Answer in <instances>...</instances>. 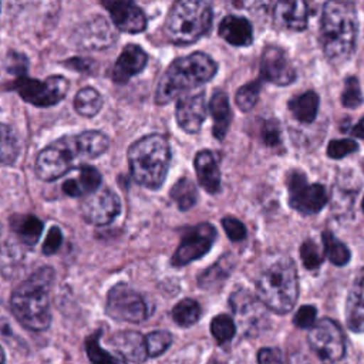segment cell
<instances>
[{
	"label": "cell",
	"instance_id": "4dcf8cb0",
	"mask_svg": "<svg viewBox=\"0 0 364 364\" xmlns=\"http://www.w3.org/2000/svg\"><path fill=\"white\" fill-rule=\"evenodd\" d=\"M169 196L181 210L191 209L198 200V191L189 178H181L169 191Z\"/></svg>",
	"mask_w": 364,
	"mask_h": 364
},
{
	"label": "cell",
	"instance_id": "44dd1931",
	"mask_svg": "<svg viewBox=\"0 0 364 364\" xmlns=\"http://www.w3.org/2000/svg\"><path fill=\"white\" fill-rule=\"evenodd\" d=\"M193 165L200 186L210 195L218 193L220 189V171L213 152L209 149L199 151L193 159Z\"/></svg>",
	"mask_w": 364,
	"mask_h": 364
},
{
	"label": "cell",
	"instance_id": "e0dca14e",
	"mask_svg": "<svg viewBox=\"0 0 364 364\" xmlns=\"http://www.w3.org/2000/svg\"><path fill=\"white\" fill-rule=\"evenodd\" d=\"M176 122L181 129L188 134H195L200 129L206 118V97L205 92L188 94L181 97L175 109Z\"/></svg>",
	"mask_w": 364,
	"mask_h": 364
},
{
	"label": "cell",
	"instance_id": "603a6c76",
	"mask_svg": "<svg viewBox=\"0 0 364 364\" xmlns=\"http://www.w3.org/2000/svg\"><path fill=\"white\" fill-rule=\"evenodd\" d=\"M219 36L235 47H246L253 41V27L247 18L229 14L219 24Z\"/></svg>",
	"mask_w": 364,
	"mask_h": 364
},
{
	"label": "cell",
	"instance_id": "484cf974",
	"mask_svg": "<svg viewBox=\"0 0 364 364\" xmlns=\"http://www.w3.org/2000/svg\"><path fill=\"white\" fill-rule=\"evenodd\" d=\"M209 109L212 114L213 119V127H212V134L216 139L222 141L229 129L230 119H232V111L229 105V98L225 91L218 90L210 100Z\"/></svg>",
	"mask_w": 364,
	"mask_h": 364
},
{
	"label": "cell",
	"instance_id": "bcb514c9",
	"mask_svg": "<svg viewBox=\"0 0 364 364\" xmlns=\"http://www.w3.org/2000/svg\"><path fill=\"white\" fill-rule=\"evenodd\" d=\"M63 242L61 230L57 226H51L46 235V240L43 243V253L44 255H53L58 250Z\"/></svg>",
	"mask_w": 364,
	"mask_h": 364
},
{
	"label": "cell",
	"instance_id": "7402d4cb",
	"mask_svg": "<svg viewBox=\"0 0 364 364\" xmlns=\"http://www.w3.org/2000/svg\"><path fill=\"white\" fill-rule=\"evenodd\" d=\"M108 343L121 355H124L125 358L134 363H142L149 355L146 348V341L138 331H132V330L118 331L108 340Z\"/></svg>",
	"mask_w": 364,
	"mask_h": 364
},
{
	"label": "cell",
	"instance_id": "7bdbcfd3",
	"mask_svg": "<svg viewBox=\"0 0 364 364\" xmlns=\"http://www.w3.org/2000/svg\"><path fill=\"white\" fill-rule=\"evenodd\" d=\"M27 67H28V61H27L26 55L20 54V53H16V51H10L7 54L6 68L10 74L16 75V78L21 77V75H26Z\"/></svg>",
	"mask_w": 364,
	"mask_h": 364
},
{
	"label": "cell",
	"instance_id": "5bb4252c",
	"mask_svg": "<svg viewBox=\"0 0 364 364\" xmlns=\"http://www.w3.org/2000/svg\"><path fill=\"white\" fill-rule=\"evenodd\" d=\"M260 78L276 85H289L296 78V70L286 51L279 46H266L260 55Z\"/></svg>",
	"mask_w": 364,
	"mask_h": 364
},
{
	"label": "cell",
	"instance_id": "e575fe53",
	"mask_svg": "<svg viewBox=\"0 0 364 364\" xmlns=\"http://www.w3.org/2000/svg\"><path fill=\"white\" fill-rule=\"evenodd\" d=\"M210 331L219 344H225L233 338L236 333V326L232 317H229L228 314H219L213 317L210 323Z\"/></svg>",
	"mask_w": 364,
	"mask_h": 364
},
{
	"label": "cell",
	"instance_id": "7a4b0ae2",
	"mask_svg": "<svg viewBox=\"0 0 364 364\" xmlns=\"http://www.w3.org/2000/svg\"><path fill=\"white\" fill-rule=\"evenodd\" d=\"M54 269L41 266L24 279L10 296V310L17 321L31 331H43L51 323L48 293Z\"/></svg>",
	"mask_w": 364,
	"mask_h": 364
},
{
	"label": "cell",
	"instance_id": "2e32d148",
	"mask_svg": "<svg viewBox=\"0 0 364 364\" xmlns=\"http://www.w3.org/2000/svg\"><path fill=\"white\" fill-rule=\"evenodd\" d=\"M115 38L117 36L111 24L102 16L91 17L90 20L78 26L74 33V40L78 47L87 50L107 48L115 41Z\"/></svg>",
	"mask_w": 364,
	"mask_h": 364
},
{
	"label": "cell",
	"instance_id": "ffe728a7",
	"mask_svg": "<svg viewBox=\"0 0 364 364\" xmlns=\"http://www.w3.org/2000/svg\"><path fill=\"white\" fill-rule=\"evenodd\" d=\"M307 4L304 1H277L273 9V20L279 27L301 31L307 27Z\"/></svg>",
	"mask_w": 364,
	"mask_h": 364
},
{
	"label": "cell",
	"instance_id": "9c48e42d",
	"mask_svg": "<svg viewBox=\"0 0 364 364\" xmlns=\"http://www.w3.org/2000/svg\"><path fill=\"white\" fill-rule=\"evenodd\" d=\"M68 81L63 75H50L44 81L17 77L11 82V88L28 104L36 107H51L61 101L68 91Z\"/></svg>",
	"mask_w": 364,
	"mask_h": 364
},
{
	"label": "cell",
	"instance_id": "7c38bea8",
	"mask_svg": "<svg viewBox=\"0 0 364 364\" xmlns=\"http://www.w3.org/2000/svg\"><path fill=\"white\" fill-rule=\"evenodd\" d=\"M216 229L210 223H199L196 226L188 228L176 247L171 264L175 267H182L191 262L205 256L216 240Z\"/></svg>",
	"mask_w": 364,
	"mask_h": 364
},
{
	"label": "cell",
	"instance_id": "5b68a950",
	"mask_svg": "<svg viewBox=\"0 0 364 364\" xmlns=\"http://www.w3.org/2000/svg\"><path fill=\"white\" fill-rule=\"evenodd\" d=\"M127 158L136 183L158 189L162 186L171 164L169 141L161 134L145 135L131 144Z\"/></svg>",
	"mask_w": 364,
	"mask_h": 364
},
{
	"label": "cell",
	"instance_id": "d6a6232c",
	"mask_svg": "<svg viewBox=\"0 0 364 364\" xmlns=\"http://www.w3.org/2000/svg\"><path fill=\"white\" fill-rule=\"evenodd\" d=\"M323 245H324V253L328 257V260L336 266H344L350 260V250L344 243H341L331 232L324 230L321 233Z\"/></svg>",
	"mask_w": 364,
	"mask_h": 364
},
{
	"label": "cell",
	"instance_id": "8fae6325",
	"mask_svg": "<svg viewBox=\"0 0 364 364\" xmlns=\"http://www.w3.org/2000/svg\"><path fill=\"white\" fill-rule=\"evenodd\" d=\"M105 311L115 320L129 323H141L149 314L144 297L125 283H118L111 287L107 294Z\"/></svg>",
	"mask_w": 364,
	"mask_h": 364
},
{
	"label": "cell",
	"instance_id": "836d02e7",
	"mask_svg": "<svg viewBox=\"0 0 364 364\" xmlns=\"http://www.w3.org/2000/svg\"><path fill=\"white\" fill-rule=\"evenodd\" d=\"M260 88H262V81L260 78L252 81V82H246L245 85H242L235 95V101L236 105L242 109V111H250L257 100H259V94H260Z\"/></svg>",
	"mask_w": 364,
	"mask_h": 364
},
{
	"label": "cell",
	"instance_id": "7dc6e473",
	"mask_svg": "<svg viewBox=\"0 0 364 364\" xmlns=\"http://www.w3.org/2000/svg\"><path fill=\"white\" fill-rule=\"evenodd\" d=\"M257 363L259 364H283L282 353L277 348H272V347L262 348L257 354Z\"/></svg>",
	"mask_w": 364,
	"mask_h": 364
},
{
	"label": "cell",
	"instance_id": "ba28073f",
	"mask_svg": "<svg viewBox=\"0 0 364 364\" xmlns=\"http://www.w3.org/2000/svg\"><path fill=\"white\" fill-rule=\"evenodd\" d=\"M307 341L323 364L346 363V340L340 326L331 318L318 320L309 331Z\"/></svg>",
	"mask_w": 364,
	"mask_h": 364
},
{
	"label": "cell",
	"instance_id": "ab89813d",
	"mask_svg": "<svg viewBox=\"0 0 364 364\" xmlns=\"http://www.w3.org/2000/svg\"><path fill=\"white\" fill-rule=\"evenodd\" d=\"M300 257H301V260H303L304 267L309 269V270L317 269V267L321 264V262H323V253H321V250H320L318 246H317L313 240H310V239L304 240L303 245L300 246Z\"/></svg>",
	"mask_w": 364,
	"mask_h": 364
},
{
	"label": "cell",
	"instance_id": "60d3db41",
	"mask_svg": "<svg viewBox=\"0 0 364 364\" xmlns=\"http://www.w3.org/2000/svg\"><path fill=\"white\" fill-rule=\"evenodd\" d=\"M358 148L354 139H334L327 146V155L333 159H340L348 154L355 152Z\"/></svg>",
	"mask_w": 364,
	"mask_h": 364
},
{
	"label": "cell",
	"instance_id": "83f0119b",
	"mask_svg": "<svg viewBox=\"0 0 364 364\" xmlns=\"http://www.w3.org/2000/svg\"><path fill=\"white\" fill-rule=\"evenodd\" d=\"M289 109L297 121L303 124H310L317 115L318 95L314 91H306L303 94H299L290 98Z\"/></svg>",
	"mask_w": 364,
	"mask_h": 364
},
{
	"label": "cell",
	"instance_id": "816d5d0a",
	"mask_svg": "<svg viewBox=\"0 0 364 364\" xmlns=\"http://www.w3.org/2000/svg\"><path fill=\"white\" fill-rule=\"evenodd\" d=\"M363 210H364V199H363Z\"/></svg>",
	"mask_w": 364,
	"mask_h": 364
},
{
	"label": "cell",
	"instance_id": "52a82bcc",
	"mask_svg": "<svg viewBox=\"0 0 364 364\" xmlns=\"http://www.w3.org/2000/svg\"><path fill=\"white\" fill-rule=\"evenodd\" d=\"M212 17V7L206 1H175L165 21V34L175 44L195 43L210 30Z\"/></svg>",
	"mask_w": 364,
	"mask_h": 364
},
{
	"label": "cell",
	"instance_id": "74e56055",
	"mask_svg": "<svg viewBox=\"0 0 364 364\" xmlns=\"http://www.w3.org/2000/svg\"><path fill=\"white\" fill-rule=\"evenodd\" d=\"M146 341V348H148V354L149 357H156L159 354H162L172 343V334L166 330H156L149 333L145 337Z\"/></svg>",
	"mask_w": 364,
	"mask_h": 364
},
{
	"label": "cell",
	"instance_id": "3957f363",
	"mask_svg": "<svg viewBox=\"0 0 364 364\" xmlns=\"http://www.w3.org/2000/svg\"><path fill=\"white\" fill-rule=\"evenodd\" d=\"M357 36V14L353 3L327 1L320 23V43L326 57L341 64L354 51Z\"/></svg>",
	"mask_w": 364,
	"mask_h": 364
},
{
	"label": "cell",
	"instance_id": "d4e9b609",
	"mask_svg": "<svg viewBox=\"0 0 364 364\" xmlns=\"http://www.w3.org/2000/svg\"><path fill=\"white\" fill-rule=\"evenodd\" d=\"M101 173L91 165H81L80 173L75 179H68L63 183V192L68 196L91 195L100 189Z\"/></svg>",
	"mask_w": 364,
	"mask_h": 364
},
{
	"label": "cell",
	"instance_id": "f1b7e54d",
	"mask_svg": "<svg viewBox=\"0 0 364 364\" xmlns=\"http://www.w3.org/2000/svg\"><path fill=\"white\" fill-rule=\"evenodd\" d=\"M100 336H101V330H97L95 333L90 334L85 338L84 344H85V351L90 361L92 364H127V361L122 360V357L115 355L101 347Z\"/></svg>",
	"mask_w": 364,
	"mask_h": 364
},
{
	"label": "cell",
	"instance_id": "f907efd6",
	"mask_svg": "<svg viewBox=\"0 0 364 364\" xmlns=\"http://www.w3.org/2000/svg\"><path fill=\"white\" fill-rule=\"evenodd\" d=\"M361 166H363V171H364V161L361 162Z\"/></svg>",
	"mask_w": 364,
	"mask_h": 364
},
{
	"label": "cell",
	"instance_id": "d590c367",
	"mask_svg": "<svg viewBox=\"0 0 364 364\" xmlns=\"http://www.w3.org/2000/svg\"><path fill=\"white\" fill-rule=\"evenodd\" d=\"M20 152L18 141L16 138V134L13 129L7 125H1V162L3 165H10L16 161L17 155Z\"/></svg>",
	"mask_w": 364,
	"mask_h": 364
},
{
	"label": "cell",
	"instance_id": "6da1fadb",
	"mask_svg": "<svg viewBox=\"0 0 364 364\" xmlns=\"http://www.w3.org/2000/svg\"><path fill=\"white\" fill-rule=\"evenodd\" d=\"M109 138L101 131H84L65 135L43 148L36 158L34 172L41 181H54L87 159L104 154Z\"/></svg>",
	"mask_w": 364,
	"mask_h": 364
},
{
	"label": "cell",
	"instance_id": "ee69618b",
	"mask_svg": "<svg viewBox=\"0 0 364 364\" xmlns=\"http://www.w3.org/2000/svg\"><path fill=\"white\" fill-rule=\"evenodd\" d=\"M316 314H317L316 307L306 304L297 310L293 321L299 328H311L316 324Z\"/></svg>",
	"mask_w": 364,
	"mask_h": 364
},
{
	"label": "cell",
	"instance_id": "681fc988",
	"mask_svg": "<svg viewBox=\"0 0 364 364\" xmlns=\"http://www.w3.org/2000/svg\"><path fill=\"white\" fill-rule=\"evenodd\" d=\"M290 364H310L304 355H294L290 358Z\"/></svg>",
	"mask_w": 364,
	"mask_h": 364
},
{
	"label": "cell",
	"instance_id": "30bf717a",
	"mask_svg": "<svg viewBox=\"0 0 364 364\" xmlns=\"http://www.w3.org/2000/svg\"><path fill=\"white\" fill-rule=\"evenodd\" d=\"M286 186L290 206L303 215H314L327 203L326 188L321 183H307L306 175L297 169L287 173Z\"/></svg>",
	"mask_w": 364,
	"mask_h": 364
},
{
	"label": "cell",
	"instance_id": "8992f818",
	"mask_svg": "<svg viewBox=\"0 0 364 364\" xmlns=\"http://www.w3.org/2000/svg\"><path fill=\"white\" fill-rule=\"evenodd\" d=\"M262 304L277 314L289 313L299 296V279L294 262L284 256L267 267L256 282Z\"/></svg>",
	"mask_w": 364,
	"mask_h": 364
},
{
	"label": "cell",
	"instance_id": "f546056e",
	"mask_svg": "<svg viewBox=\"0 0 364 364\" xmlns=\"http://www.w3.org/2000/svg\"><path fill=\"white\" fill-rule=\"evenodd\" d=\"M102 97L92 87L81 88L74 97V108L82 117H94L102 108Z\"/></svg>",
	"mask_w": 364,
	"mask_h": 364
},
{
	"label": "cell",
	"instance_id": "b9f144b4",
	"mask_svg": "<svg viewBox=\"0 0 364 364\" xmlns=\"http://www.w3.org/2000/svg\"><path fill=\"white\" fill-rule=\"evenodd\" d=\"M222 226L225 229V233L228 235V237L232 240V242H240L246 237V228L245 225L233 218V216H225L222 219Z\"/></svg>",
	"mask_w": 364,
	"mask_h": 364
},
{
	"label": "cell",
	"instance_id": "277c9868",
	"mask_svg": "<svg viewBox=\"0 0 364 364\" xmlns=\"http://www.w3.org/2000/svg\"><path fill=\"white\" fill-rule=\"evenodd\" d=\"M216 71L218 64L200 51L173 60L158 81L155 91L156 104H168L181 94L208 82Z\"/></svg>",
	"mask_w": 364,
	"mask_h": 364
},
{
	"label": "cell",
	"instance_id": "f35d334b",
	"mask_svg": "<svg viewBox=\"0 0 364 364\" xmlns=\"http://www.w3.org/2000/svg\"><path fill=\"white\" fill-rule=\"evenodd\" d=\"M341 102L347 108H355L363 102V94L360 88V82L355 77L346 78L344 90L341 94Z\"/></svg>",
	"mask_w": 364,
	"mask_h": 364
},
{
	"label": "cell",
	"instance_id": "c3c4849f",
	"mask_svg": "<svg viewBox=\"0 0 364 364\" xmlns=\"http://www.w3.org/2000/svg\"><path fill=\"white\" fill-rule=\"evenodd\" d=\"M351 134H353L354 136L364 138V117L354 125V128L351 129Z\"/></svg>",
	"mask_w": 364,
	"mask_h": 364
},
{
	"label": "cell",
	"instance_id": "4fadbf2b",
	"mask_svg": "<svg viewBox=\"0 0 364 364\" xmlns=\"http://www.w3.org/2000/svg\"><path fill=\"white\" fill-rule=\"evenodd\" d=\"M121 210V200L115 192L108 188L85 196L81 202L82 218L92 225L104 226L111 223Z\"/></svg>",
	"mask_w": 364,
	"mask_h": 364
},
{
	"label": "cell",
	"instance_id": "4316f807",
	"mask_svg": "<svg viewBox=\"0 0 364 364\" xmlns=\"http://www.w3.org/2000/svg\"><path fill=\"white\" fill-rule=\"evenodd\" d=\"M43 228V222L34 215H14L10 218V229L27 246L38 242Z\"/></svg>",
	"mask_w": 364,
	"mask_h": 364
},
{
	"label": "cell",
	"instance_id": "f6af8a7d",
	"mask_svg": "<svg viewBox=\"0 0 364 364\" xmlns=\"http://www.w3.org/2000/svg\"><path fill=\"white\" fill-rule=\"evenodd\" d=\"M260 135H262V141L267 145V146H276L280 142V129L276 121L269 119L264 121L262 128H260Z\"/></svg>",
	"mask_w": 364,
	"mask_h": 364
},
{
	"label": "cell",
	"instance_id": "ac0fdd59",
	"mask_svg": "<svg viewBox=\"0 0 364 364\" xmlns=\"http://www.w3.org/2000/svg\"><path fill=\"white\" fill-rule=\"evenodd\" d=\"M102 6L108 10L114 26L119 31L141 33L146 28V17L141 7L132 1H102Z\"/></svg>",
	"mask_w": 364,
	"mask_h": 364
},
{
	"label": "cell",
	"instance_id": "cb8c5ba5",
	"mask_svg": "<svg viewBox=\"0 0 364 364\" xmlns=\"http://www.w3.org/2000/svg\"><path fill=\"white\" fill-rule=\"evenodd\" d=\"M346 321L351 331L364 333V276L351 287L346 303Z\"/></svg>",
	"mask_w": 364,
	"mask_h": 364
},
{
	"label": "cell",
	"instance_id": "9a60e30c",
	"mask_svg": "<svg viewBox=\"0 0 364 364\" xmlns=\"http://www.w3.org/2000/svg\"><path fill=\"white\" fill-rule=\"evenodd\" d=\"M259 301L260 300H256L253 294L243 289L232 293L229 299L230 307L242 324L245 334L247 336H253L260 331L263 321H266V314L263 310L264 304H260Z\"/></svg>",
	"mask_w": 364,
	"mask_h": 364
},
{
	"label": "cell",
	"instance_id": "d6986e66",
	"mask_svg": "<svg viewBox=\"0 0 364 364\" xmlns=\"http://www.w3.org/2000/svg\"><path fill=\"white\" fill-rule=\"evenodd\" d=\"M148 54L138 46V44H128L124 47L121 54L118 55L111 78L117 84H125L134 77L135 74L141 73L146 65Z\"/></svg>",
	"mask_w": 364,
	"mask_h": 364
},
{
	"label": "cell",
	"instance_id": "1f68e13d",
	"mask_svg": "<svg viewBox=\"0 0 364 364\" xmlns=\"http://www.w3.org/2000/svg\"><path fill=\"white\" fill-rule=\"evenodd\" d=\"M172 318L178 326L182 327H189L195 324L202 314L200 306L196 300L193 299H183L178 301L173 309H172Z\"/></svg>",
	"mask_w": 364,
	"mask_h": 364
},
{
	"label": "cell",
	"instance_id": "8d00e7d4",
	"mask_svg": "<svg viewBox=\"0 0 364 364\" xmlns=\"http://www.w3.org/2000/svg\"><path fill=\"white\" fill-rule=\"evenodd\" d=\"M228 276H229L228 262L219 260L218 263L212 264L209 269L203 270L198 280H199V286L200 287L209 289V287H213L216 284H220Z\"/></svg>",
	"mask_w": 364,
	"mask_h": 364
}]
</instances>
